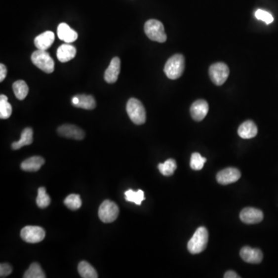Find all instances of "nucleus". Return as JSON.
I'll return each instance as SVG.
<instances>
[{"instance_id": "9d476101", "label": "nucleus", "mask_w": 278, "mask_h": 278, "mask_svg": "<svg viewBox=\"0 0 278 278\" xmlns=\"http://www.w3.org/2000/svg\"><path fill=\"white\" fill-rule=\"evenodd\" d=\"M239 218L246 224H256L264 220V213L256 208L246 207L241 211Z\"/></svg>"}, {"instance_id": "20e7f679", "label": "nucleus", "mask_w": 278, "mask_h": 278, "mask_svg": "<svg viewBox=\"0 0 278 278\" xmlns=\"http://www.w3.org/2000/svg\"><path fill=\"white\" fill-rule=\"evenodd\" d=\"M145 33L151 40L159 43H165L167 36L165 33V28L161 22L157 20H149L145 23L144 27Z\"/></svg>"}, {"instance_id": "c85d7f7f", "label": "nucleus", "mask_w": 278, "mask_h": 278, "mask_svg": "<svg viewBox=\"0 0 278 278\" xmlns=\"http://www.w3.org/2000/svg\"><path fill=\"white\" fill-rule=\"evenodd\" d=\"M64 204L71 210L80 209L82 205L80 196L78 194H71L64 199Z\"/></svg>"}, {"instance_id": "72a5a7b5", "label": "nucleus", "mask_w": 278, "mask_h": 278, "mask_svg": "<svg viewBox=\"0 0 278 278\" xmlns=\"http://www.w3.org/2000/svg\"><path fill=\"white\" fill-rule=\"evenodd\" d=\"M224 278H240L238 274L234 272L233 271H227V273L224 275Z\"/></svg>"}, {"instance_id": "f3484780", "label": "nucleus", "mask_w": 278, "mask_h": 278, "mask_svg": "<svg viewBox=\"0 0 278 278\" xmlns=\"http://www.w3.org/2000/svg\"><path fill=\"white\" fill-rule=\"evenodd\" d=\"M77 49L73 45L64 43L57 49V57L61 63H67L73 60L76 56Z\"/></svg>"}, {"instance_id": "bb28decb", "label": "nucleus", "mask_w": 278, "mask_h": 278, "mask_svg": "<svg viewBox=\"0 0 278 278\" xmlns=\"http://www.w3.org/2000/svg\"><path fill=\"white\" fill-rule=\"evenodd\" d=\"M125 199L128 202H135L136 205H140L142 201L145 200V193L142 190H139L137 192L133 191L132 190H128L124 193Z\"/></svg>"}, {"instance_id": "f8f14e48", "label": "nucleus", "mask_w": 278, "mask_h": 278, "mask_svg": "<svg viewBox=\"0 0 278 278\" xmlns=\"http://www.w3.org/2000/svg\"><path fill=\"white\" fill-rule=\"evenodd\" d=\"M209 112V105L205 100H197L193 102L190 108V114L193 120L201 121L207 116Z\"/></svg>"}, {"instance_id": "f03ea898", "label": "nucleus", "mask_w": 278, "mask_h": 278, "mask_svg": "<svg viewBox=\"0 0 278 278\" xmlns=\"http://www.w3.org/2000/svg\"><path fill=\"white\" fill-rule=\"evenodd\" d=\"M185 70V57L182 54H175L167 60L164 72L167 78L176 80L183 75Z\"/></svg>"}, {"instance_id": "423d86ee", "label": "nucleus", "mask_w": 278, "mask_h": 278, "mask_svg": "<svg viewBox=\"0 0 278 278\" xmlns=\"http://www.w3.org/2000/svg\"><path fill=\"white\" fill-rule=\"evenodd\" d=\"M119 214V208L117 204L112 201H104L98 209L100 220L105 223H110L117 220Z\"/></svg>"}, {"instance_id": "393cba45", "label": "nucleus", "mask_w": 278, "mask_h": 278, "mask_svg": "<svg viewBox=\"0 0 278 278\" xmlns=\"http://www.w3.org/2000/svg\"><path fill=\"white\" fill-rule=\"evenodd\" d=\"M158 167L160 172L162 174L163 176H170L177 168V164L175 160L169 159L164 163H160Z\"/></svg>"}, {"instance_id": "5701e85b", "label": "nucleus", "mask_w": 278, "mask_h": 278, "mask_svg": "<svg viewBox=\"0 0 278 278\" xmlns=\"http://www.w3.org/2000/svg\"><path fill=\"white\" fill-rule=\"evenodd\" d=\"M13 90L17 99H25L29 93V87L24 80H17L13 84Z\"/></svg>"}, {"instance_id": "ddd939ff", "label": "nucleus", "mask_w": 278, "mask_h": 278, "mask_svg": "<svg viewBox=\"0 0 278 278\" xmlns=\"http://www.w3.org/2000/svg\"><path fill=\"white\" fill-rule=\"evenodd\" d=\"M239 254L241 258L249 264H260L264 257L261 250L251 248L250 246H244L241 249Z\"/></svg>"}, {"instance_id": "a211bd4d", "label": "nucleus", "mask_w": 278, "mask_h": 278, "mask_svg": "<svg viewBox=\"0 0 278 278\" xmlns=\"http://www.w3.org/2000/svg\"><path fill=\"white\" fill-rule=\"evenodd\" d=\"M258 128L253 120H246L238 128V135L243 139H250L257 135Z\"/></svg>"}, {"instance_id": "f257e3e1", "label": "nucleus", "mask_w": 278, "mask_h": 278, "mask_svg": "<svg viewBox=\"0 0 278 278\" xmlns=\"http://www.w3.org/2000/svg\"><path fill=\"white\" fill-rule=\"evenodd\" d=\"M209 233L204 227H199L188 242V250L192 254L202 253L207 246Z\"/></svg>"}, {"instance_id": "412c9836", "label": "nucleus", "mask_w": 278, "mask_h": 278, "mask_svg": "<svg viewBox=\"0 0 278 278\" xmlns=\"http://www.w3.org/2000/svg\"><path fill=\"white\" fill-rule=\"evenodd\" d=\"M78 103L75 105L76 108H83L86 110H93L96 107V101L92 95L78 94Z\"/></svg>"}, {"instance_id": "0eeeda50", "label": "nucleus", "mask_w": 278, "mask_h": 278, "mask_svg": "<svg viewBox=\"0 0 278 278\" xmlns=\"http://www.w3.org/2000/svg\"><path fill=\"white\" fill-rule=\"evenodd\" d=\"M209 75L213 83L217 86H221L227 80L230 75V69L228 66L224 63H216L210 66Z\"/></svg>"}, {"instance_id": "6e6552de", "label": "nucleus", "mask_w": 278, "mask_h": 278, "mask_svg": "<svg viewBox=\"0 0 278 278\" xmlns=\"http://www.w3.org/2000/svg\"><path fill=\"white\" fill-rule=\"evenodd\" d=\"M22 239L29 243H38L43 240L46 236L44 230L37 226H27L20 232Z\"/></svg>"}, {"instance_id": "dca6fc26", "label": "nucleus", "mask_w": 278, "mask_h": 278, "mask_svg": "<svg viewBox=\"0 0 278 278\" xmlns=\"http://www.w3.org/2000/svg\"><path fill=\"white\" fill-rule=\"evenodd\" d=\"M55 40V35L52 31H46L40 34L34 39V44L38 50H47Z\"/></svg>"}, {"instance_id": "6ab92c4d", "label": "nucleus", "mask_w": 278, "mask_h": 278, "mask_svg": "<svg viewBox=\"0 0 278 278\" xmlns=\"http://www.w3.org/2000/svg\"><path fill=\"white\" fill-rule=\"evenodd\" d=\"M44 162V159L40 156H33L22 162L21 168L26 172H38Z\"/></svg>"}, {"instance_id": "2f4dec72", "label": "nucleus", "mask_w": 278, "mask_h": 278, "mask_svg": "<svg viewBox=\"0 0 278 278\" xmlns=\"http://www.w3.org/2000/svg\"><path fill=\"white\" fill-rule=\"evenodd\" d=\"M12 271H13V268L9 264H1L0 265V277L1 278L7 277L12 273Z\"/></svg>"}, {"instance_id": "7c9ffc66", "label": "nucleus", "mask_w": 278, "mask_h": 278, "mask_svg": "<svg viewBox=\"0 0 278 278\" xmlns=\"http://www.w3.org/2000/svg\"><path fill=\"white\" fill-rule=\"evenodd\" d=\"M255 16L257 20H262L266 24H271L274 21L273 16L267 11L262 9H257L256 11Z\"/></svg>"}, {"instance_id": "1a4fd4ad", "label": "nucleus", "mask_w": 278, "mask_h": 278, "mask_svg": "<svg viewBox=\"0 0 278 278\" xmlns=\"http://www.w3.org/2000/svg\"><path fill=\"white\" fill-rule=\"evenodd\" d=\"M57 132L60 136L75 140H82L85 137L84 131L74 124H63L59 127Z\"/></svg>"}, {"instance_id": "4468645a", "label": "nucleus", "mask_w": 278, "mask_h": 278, "mask_svg": "<svg viewBox=\"0 0 278 278\" xmlns=\"http://www.w3.org/2000/svg\"><path fill=\"white\" fill-rule=\"evenodd\" d=\"M120 71V60L119 57L112 59L110 65L105 72V81L108 83H114L117 81Z\"/></svg>"}, {"instance_id": "b1692460", "label": "nucleus", "mask_w": 278, "mask_h": 278, "mask_svg": "<svg viewBox=\"0 0 278 278\" xmlns=\"http://www.w3.org/2000/svg\"><path fill=\"white\" fill-rule=\"evenodd\" d=\"M12 106L8 102V98L4 94L0 95V119H8L12 115Z\"/></svg>"}, {"instance_id": "2eb2a0df", "label": "nucleus", "mask_w": 278, "mask_h": 278, "mask_svg": "<svg viewBox=\"0 0 278 278\" xmlns=\"http://www.w3.org/2000/svg\"><path fill=\"white\" fill-rule=\"evenodd\" d=\"M57 36L60 40L64 41L66 43H73L78 38V33L65 23L59 24L57 27Z\"/></svg>"}, {"instance_id": "aec40b11", "label": "nucleus", "mask_w": 278, "mask_h": 278, "mask_svg": "<svg viewBox=\"0 0 278 278\" xmlns=\"http://www.w3.org/2000/svg\"><path fill=\"white\" fill-rule=\"evenodd\" d=\"M33 135H34V131H33L32 128H24L22 131L20 140L12 144V149L17 150V149H21L23 146H30L33 143Z\"/></svg>"}, {"instance_id": "4be33fe9", "label": "nucleus", "mask_w": 278, "mask_h": 278, "mask_svg": "<svg viewBox=\"0 0 278 278\" xmlns=\"http://www.w3.org/2000/svg\"><path fill=\"white\" fill-rule=\"evenodd\" d=\"M78 272L80 277L83 278H98V273L96 270L93 268L87 261H81L78 265Z\"/></svg>"}, {"instance_id": "c756f323", "label": "nucleus", "mask_w": 278, "mask_h": 278, "mask_svg": "<svg viewBox=\"0 0 278 278\" xmlns=\"http://www.w3.org/2000/svg\"><path fill=\"white\" fill-rule=\"evenodd\" d=\"M205 161H206V159L202 157L199 153H193L191 160H190V167L193 170H201L203 168Z\"/></svg>"}, {"instance_id": "a878e982", "label": "nucleus", "mask_w": 278, "mask_h": 278, "mask_svg": "<svg viewBox=\"0 0 278 278\" xmlns=\"http://www.w3.org/2000/svg\"><path fill=\"white\" fill-rule=\"evenodd\" d=\"M24 278H45L46 275L38 263H33L23 275Z\"/></svg>"}, {"instance_id": "cd10ccee", "label": "nucleus", "mask_w": 278, "mask_h": 278, "mask_svg": "<svg viewBox=\"0 0 278 278\" xmlns=\"http://www.w3.org/2000/svg\"><path fill=\"white\" fill-rule=\"evenodd\" d=\"M50 202H51V200H50V197L46 193V189L44 187L39 188L38 196L37 197V205H38V207L44 209L50 205Z\"/></svg>"}, {"instance_id": "473e14b6", "label": "nucleus", "mask_w": 278, "mask_h": 278, "mask_svg": "<svg viewBox=\"0 0 278 278\" xmlns=\"http://www.w3.org/2000/svg\"><path fill=\"white\" fill-rule=\"evenodd\" d=\"M7 75V69L3 64H0V81L2 82Z\"/></svg>"}, {"instance_id": "9b49d317", "label": "nucleus", "mask_w": 278, "mask_h": 278, "mask_svg": "<svg viewBox=\"0 0 278 278\" xmlns=\"http://www.w3.org/2000/svg\"><path fill=\"white\" fill-rule=\"evenodd\" d=\"M241 174L238 168H227L220 171L216 175V180L221 185L236 183L240 179Z\"/></svg>"}, {"instance_id": "7ed1b4c3", "label": "nucleus", "mask_w": 278, "mask_h": 278, "mask_svg": "<svg viewBox=\"0 0 278 278\" xmlns=\"http://www.w3.org/2000/svg\"><path fill=\"white\" fill-rule=\"evenodd\" d=\"M126 111L134 124L140 125L146 122V109L139 100L136 98H130L126 105Z\"/></svg>"}, {"instance_id": "39448f33", "label": "nucleus", "mask_w": 278, "mask_h": 278, "mask_svg": "<svg viewBox=\"0 0 278 278\" xmlns=\"http://www.w3.org/2000/svg\"><path fill=\"white\" fill-rule=\"evenodd\" d=\"M33 64L46 74L53 73L54 61L46 50H38L31 56Z\"/></svg>"}]
</instances>
